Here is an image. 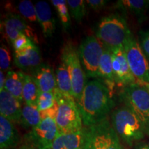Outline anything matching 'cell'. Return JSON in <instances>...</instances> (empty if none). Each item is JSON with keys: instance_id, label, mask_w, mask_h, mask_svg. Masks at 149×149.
<instances>
[{"instance_id": "obj_6", "label": "cell", "mask_w": 149, "mask_h": 149, "mask_svg": "<svg viewBox=\"0 0 149 149\" xmlns=\"http://www.w3.org/2000/svg\"><path fill=\"white\" fill-rule=\"evenodd\" d=\"M54 94L59 105L55 122L59 133H73L82 130V119L74 98L64 95L59 89Z\"/></svg>"}, {"instance_id": "obj_1", "label": "cell", "mask_w": 149, "mask_h": 149, "mask_svg": "<svg viewBox=\"0 0 149 149\" xmlns=\"http://www.w3.org/2000/svg\"><path fill=\"white\" fill-rule=\"evenodd\" d=\"M77 104L85 127L99 124L108 118L114 107L113 91L100 80H91L86 84Z\"/></svg>"}, {"instance_id": "obj_30", "label": "cell", "mask_w": 149, "mask_h": 149, "mask_svg": "<svg viewBox=\"0 0 149 149\" xmlns=\"http://www.w3.org/2000/svg\"><path fill=\"white\" fill-rule=\"evenodd\" d=\"M34 44L35 43L31 39H29L26 35L22 34L12 43V45L13 46L15 51H19L26 49Z\"/></svg>"}, {"instance_id": "obj_27", "label": "cell", "mask_w": 149, "mask_h": 149, "mask_svg": "<svg viewBox=\"0 0 149 149\" xmlns=\"http://www.w3.org/2000/svg\"><path fill=\"white\" fill-rule=\"evenodd\" d=\"M17 8L19 13L29 22L33 23L37 22L35 6L33 5L32 1L29 0H23L19 1Z\"/></svg>"}, {"instance_id": "obj_7", "label": "cell", "mask_w": 149, "mask_h": 149, "mask_svg": "<svg viewBox=\"0 0 149 149\" xmlns=\"http://www.w3.org/2000/svg\"><path fill=\"white\" fill-rule=\"evenodd\" d=\"M61 61L69 72L72 83V95L76 100H79L86 84V75L81 66L79 52L73 44L67 42L61 50Z\"/></svg>"}, {"instance_id": "obj_24", "label": "cell", "mask_w": 149, "mask_h": 149, "mask_svg": "<svg viewBox=\"0 0 149 149\" xmlns=\"http://www.w3.org/2000/svg\"><path fill=\"white\" fill-rule=\"evenodd\" d=\"M118 8L128 10L135 14L139 19L143 16L149 8L148 0H122L117 2Z\"/></svg>"}, {"instance_id": "obj_37", "label": "cell", "mask_w": 149, "mask_h": 149, "mask_svg": "<svg viewBox=\"0 0 149 149\" xmlns=\"http://www.w3.org/2000/svg\"><path fill=\"white\" fill-rule=\"evenodd\" d=\"M12 149H14V148H12Z\"/></svg>"}, {"instance_id": "obj_9", "label": "cell", "mask_w": 149, "mask_h": 149, "mask_svg": "<svg viewBox=\"0 0 149 149\" xmlns=\"http://www.w3.org/2000/svg\"><path fill=\"white\" fill-rule=\"evenodd\" d=\"M128 65L137 82L149 84V61L133 36L124 46Z\"/></svg>"}, {"instance_id": "obj_16", "label": "cell", "mask_w": 149, "mask_h": 149, "mask_svg": "<svg viewBox=\"0 0 149 149\" xmlns=\"http://www.w3.org/2000/svg\"><path fill=\"white\" fill-rule=\"evenodd\" d=\"M32 76L40 92L55 93L58 89L55 74L49 65L42 64L33 72Z\"/></svg>"}, {"instance_id": "obj_17", "label": "cell", "mask_w": 149, "mask_h": 149, "mask_svg": "<svg viewBox=\"0 0 149 149\" xmlns=\"http://www.w3.org/2000/svg\"><path fill=\"white\" fill-rule=\"evenodd\" d=\"M20 142V136L14 124L3 116H0V148L12 149Z\"/></svg>"}, {"instance_id": "obj_23", "label": "cell", "mask_w": 149, "mask_h": 149, "mask_svg": "<svg viewBox=\"0 0 149 149\" xmlns=\"http://www.w3.org/2000/svg\"><path fill=\"white\" fill-rule=\"evenodd\" d=\"M98 78L103 79L104 81L115 82L112 63V51L111 49L106 47H104L103 55L100 59Z\"/></svg>"}, {"instance_id": "obj_8", "label": "cell", "mask_w": 149, "mask_h": 149, "mask_svg": "<svg viewBox=\"0 0 149 149\" xmlns=\"http://www.w3.org/2000/svg\"><path fill=\"white\" fill-rule=\"evenodd\" d=\"M103 44L97 37L88 36L82 41L79 47V56L86 75L98 78L100 59L104 53Z\"/></svg>"}, {"instance_id": "obj_34", "label": "cell", "mask_w": 149, "mask_h": 149, "mask_svg": "<svg viewBox=\"0 0 149 149\" xmlns=\"http://www.w3.org/2000/svg\"><path fill=\"white\" fill-rule=\"evenodd\" d=\"M19 149H37V148L35 146H33V144H30V143L26 141L25 143H24L23 144H22L21 146H19Z\"/></svg>"}, {"instance_id": "obj_35", "label": "cell", "mask_w": 149, "mask_h": 149, "mask_svg": "<svg viewBox=\"0 0 149 149\" xmlns=\"http://www.w3.org/2000/svg\"><path fill=\"white\" fill-rule=\"evenodd\" d=\"M135 149H149V144H147V143L139 144L136 146Z\"/></svg>"}, {"instance_id": "obj_10", "label": "cell", "mask_w": 149, "mask_h": 149, "mask_svg": "<svg viewBox=\"0 0 149 149\" xmlns=\"http://www.w3.org/2000/svg\"><path fill=\"white\" fill-rule=\"evenodd\" d=\"M59 131L55 120L51 117L43 119L38 126L31 129L26 135V142L37 149H50Z\"/></svg>"}, {"instance_id": "obj_31", "label": "cell", "mask_w": 149, "mask_h": 149, "mask_svg": "<svg viewBox=\"0 0 149 149\" xmlns=\"http://www.w3.org/2000/svg\"><path fill=\"white\" fill-rule=\"evenodd\" d=\"M140 46L149 61V31H140Z\"/></svg>"}, {"instance_id": "obj_20", "label": "cell", "mask_w": 149, "mask_h": 149, "mask_svg": "<svg viewBox=\"0 0 149 149\" xmlns=\"http://www.w3.org/2000/svg\"><path fill=\"white\" fill-rule=\"evenodd\" d=\"M56 81L59 91L65 96L73 97L72 83L68 68L64 62H61L55 72Z\"/></svg>"}, {"instance_id": "obj_15", "label": "cell", "mask_w": 149, "mask_h": 149, "mask_svg": "<svg viewBox=\"0 0 149 149\" xmlns=\"http://www.w3.org/2000/svg\"><path fill=\"white\" fill-rule=\"evenodd\" d=\"M37 22L40 24L44 36L46 38L53 37L55 31V20L53 17L51 6L46 1H41L35 5Z\"/></svg>"}, {"instance_id": "obj_33", "label": "cell", "mask_w": 149, "mask_h": 149, "mask_svg": "<svg viewBox=\"0 0 149 149\" xmlns=\"http://www.w3.org/2000/svg\"><path fill=\"white\" fill-rule=\"evenodd\" d=\"M6 82V77L4 72L2 70L0 71V91L4 89V86Z\"/></svg>"}, {"instance_id": "obj_25", "label": "cell", "mask_w": 149, "mask_h": 149, "mask_svg": "<svg viewBox=\"0 0 149 149\" xmlns=\"http://www.w3.org/2000/svg\"><path fill=\"white\" fill-rule=\"evenodd\" d=\"M51 3L55 6L58 14L59 19L62 25L63 30L64 32L68 31L70 29V25H71V21H70L69 9H68L67 1L65 0H53Z\"/></svg>"}, {"instance_id": "obj_18", "label": "cell", "mask_w": 149, "mask_h": 149, "mask_svg": "<svg viewBox=\"0 0 149 149\" xmlns=\"http://www.w3.org/2000/svg\"><path fill=\"white\" fill-rule=\"evenodd\" d=\"M84 128L73 133H59L50 149H79L84 145Z\"/></svg>"}, {"instance_id": "obj_19", "label": "cell", "mask_w": 149, "mask_h": 149, "mask_svg": "<svg viewBox=\"0 0 149 149\" xmlns=\"http://www.w3.org/2000/svg\"><path fill=\"white\" fill-rule=\"evenodd\" d=\"M25 74L22 72L10 70L7 72L6 76L4 90L10 93L21 102L24 101L22 93Z\"/></svg>"}, {"instance_id": "obj_13", "label": "cell", "mask_w": 149, "mask_h": 149, "mask_svg": "<svg viewBox=\"0 0 149 149\" xmlns=\"http://www.w3.org/2000/svg\"><path fill=\"white\" fill-rule=\"evenodd\" d=\"M14 63L22 70L33 72L42 64L40 48L34 44L24 50L15 51Z\"/></svg>"}, {"instance_id": "obj_22", "label": "cell", "mask_w": 149, "mask_h": 149, "mask_svg": "<svg viewBox=\"0 0 149 149\" xmlns=\"http://www.w3.org/2000/svg\"><path fill=\"white\" fill-rule=\"evenodd\" d=\"M40 89L32 75L25 74L23 86V100L28 105L37 106V99L40 94Z\"/></svg>"}, {"instance_id": "obj_29", "label": "cell", "mask_w": 149, "mask_h": 149, "mask_svg": "<svg viewBox=\"0 0 149 149\" xmlns=\"http://www.w3.org/2000/svg\"><path fill=\"white\" fill-rule=\"evenodd\" d=\"M11 56L8 48L2 44L0 48V68L1 70H6L10 68Z\"/></svg>"}, {"instance_id": "obj_21", "label": "cell", "mask_w": 149, "mask_h": 149, "mask_svg": "<svg viewBox=\"0 0 149 149\" xmlns=\"http://www.w3.org/2000/svg\"><path fill=\"white\" fill-rule=\"evenodd\" d=\"M40 112L37 109V106L24 104L22 107V118L20 124L25 128L36 127L42 122Z\"/></svg>"}, {"instance_id": "obj_26", "label": "cell", "mask_w": 149, "mask_h": 149, "mask_svg": "<svg viewBox=\"0 0 149 149\" xmlns=\"http://www.w3.org/2000/svg\"><path fill=\"white\" fill-rule=\"evenodd\" d=\"M85 1L83 0H68L67 4H68V9H69L70 13L72 17V18L78 23H81L83 18L86 15Z\"/></svg>"}, {"instance_id": "obj_5", "label": "cell", "mask_w": 149, "mask_h": 149, "mask_svg": "<svg viewBox=\"0 0 149 149\" xmlns=\"http://www.w3.org/2000/svg\"><path fill=\"white\" fill-rule=\"evenodd\" d=\"M121 99L142 123L146 135H149V84L136 82L124 87Z\"/></svg>"}, {"instance_id": "obj_32", "label": "cell", "mask_w": 149, "mask_h": 149, "mask_svg": "<svg viewBox=\"0 0 149 149\" xmlns=\"http://www.w3.org/2000/svg\"><path fill=\"white\" fill-rule=\"evenodd\" d=\"M86 2L93 10L98 11L102 10L105 6L107 1H104V0H87L86 1Z\"/></svg>"}, {"instance_id": "obj_4", "label": "cell", "mask_w": 149, "mask_h": 149, "mask_svg": "<svg viewBox=\"0 0 149 149\" xmlns=\"http://www.w3.org/2000/svg\"><path fill=\"white\" fill-rule=\"evenodd\" d=\"M84 149H124L109 119L84 128Z\"/></svg>"}, {"instance_id": "obj_28", "label": "cell", "mask_w": 149, "mask_h": 149, "mask_svg": "<svg viewBox=\"0 0 149 149\" xmlns=\"http://www.w3.org/2000/svg\"><path fill=\"white\" fill-rule=\"evenodd\" d=\"M56 103L54 93L40 92L37 99V106L40 112H44L51 109Z\"/></svg>"}, {"instance_id": "obj_11", "label": "cell", "mask_w": 149, "mask_h": 149, "mask_svg": "<svg viewBox=\"0 0 149 149\" xmlns=\"http://www.w3.org/2000/svg\"><path fill=\"white\" fill-rule=\"evenodd\" d=\"M1 31L8 42L12 44L20 35L23 34L31 39L35 44L38 43V38L35 30L30 26L22 16L8 13L1 22Z\"/></svg>"}, {"instance_id": "obj_3", "label": "cell", "mask_w": 149, "mask_h": 149, "mask_svg": "<svg viewBox=\"0 0 149 149\" xmlns=\"http://www.w3.org/2000/svg\"><path fill=\"white\" fill-rule=\"evenodd\" d=\"M111 124L119 137L128 146L144 139V128L135 113L126 107L115 109L111 115Z\"/></svg>"}, {"instance_id": "obj_14", "label": "cell", "mask_w": 149, "mask_h": 149, "mask_svg": "<svg viewBox=\"0 0 149 149\" xmlns=\"http://www.w3.org/2000/svg\"><path fill=\"white\" fill-rule=\"evenodd\" d=\"M21 102L3 89L0 91V113L11 122L19 123L22 118Z\"/></svg>"}, {"instance_id": "obj_12", "label": "cell", "mask_w": 149, "mask_h": 149, "mask_svg": "<svg viewBox=\"0 0 149 149\" xmlns=\"http://www.w3.org/2000/svg\"><path fill=\"white\" fill-rule=\"evenodd\" d=\"M111 51L115 82L119 86L124 88L137 82V80L130 69L124 48H117Z\"/></svg>"}, {"instance_id": "obj_36", "label": "cell", "mask_w": 149, "mask_h": 149, "mask_svg": "<svg viewBox=\"0 0 149 149\" xmlns=\"http://www.w3.org/2000/svg\"><path fill=\"white\" fill-rule=\"evenodd\" d=\"M79 149H84V148L82 147V148H79Z\"/></svg>"}, {"instance_id": "obj_2", "label": "cell", "mask_w": 149, "mask_h": 149, "mask_svg": "<svg viewBox=\"0 0 149 149\" xmlns=\"http://www.w3.org/2000/svg\"><path fill=\"white\" fill-rule=\"evenodd\" d=\"M96 36L104 47L112 50L124 47L133 37L125 18L118 14H111L102 18L97 24Z\"/></svg>"}]
</instances>
